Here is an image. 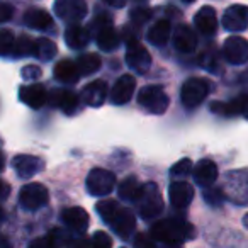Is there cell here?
<instances>
[{"label":"cell","instance_id":"7bdbcfd3","mask_svg":"<svg viewBox=\"0 0 248 248\" xmlns=\"http://www.w3.org/2000/svg\"><path fill=\"white\" fill-rule=\"evenodd\" d=\"M66 248H90V241L85 236H75L68 240Z\"/></svg>","mask_w":248,"mask_h":248},{"label":"cell","instance_id":"d4e9b609","mask_svg":"<svg viewBox=\"0 0 248 248\" xmlns=\"http://www.w3.org/2000/svg\"><path fill=\"white\" fill-rule=\"evenodd\" d=\"M68 243V236H66V231L55 228L48 234L41 238H36L29 243L28 248H62L63 245Z\"/></svg>","mask_w":248,"mask_h":248},{"label":"cell","instance_id":"7dc6e473","mask_svg":"<svg viewBox=\"0 0 248 248\" xmlns=\"http://www.w3.org/2000/svg\"><path fill=\"white\" fill-rule=\"evenodd\" d=\"M2 248H11V245H9V240L5 236H2Z\"/></svg>","mask_w":248,"mask_h":248},{"label":"cell","instance_id":"8fae6325","mask_svg":"<svg viewBox=\"0 0 248 248\" xmlns=\"http://www.w3.org/2000/svg\"><path fill=\"white\" fill-rule=\"evenodd\" d=\"M223 56L231 65H245L248 62V41L241 36H231L223 45Z\"/></svg>","mask_w":248,"mask_h":248},{"label":"cell","instance_id":"c3c4849f","mask_svg":"<svg viewBox=\"0 0 248 248\" xmlns=\"http://www.w3.org/2000/svg\"><path fill=\"white\" fill-rule=\"evenodd\" d=\"M243 224H245V226H247V228H248V214H247V216H245V217H243Z\"/></svg>","mask_w":248,"mask_h":248},{"label":"cell","instance_id":"e575fe53","mask_svg":"<svg viewBox=\"0 0 248 248\" xmlns=\"http://www.w3.org/2000/svg\"><path fill=\"white\" fill-rule=\"evenodd\" d=\"M117 207H119V204L116 202V201L112 199H104V201H99L95 206L97 213H99V216L102 217L106 223H109V219L112 217V214L117 211Z\"/></svg>","mask_w":248,"mask_h":248},{"label":"cell","instance_id":"9c48e42d","mask_svg":"<svg viewBox=\"0 0 248 248\" xmlns=\"http://www.w3.org/2000/svg\"><path fill=\"white\" fill-rule=\"evenodd\" d=\"M87 11L85 0H55V14L70 24H78L87 16Z\"/></svg>","mask_w":248,"mask_h":248},{"label":"cell","instance_id":"ee69618b","mask_svg":"<svg viewBox=\"0 0 248 248\" xmlns=\"http://www.w3.org/2000/svg\"><path fill=\"white\" fill-rule=\"evenodd\" d=\"M102 2L114 9H123L124 5H126V0H102Z\"/></svg>","mask_w":248,"mask_h":248},{"label":"cell","instance_id":"f1b7e54d","mask_svg":"<svg viewBox=\"0 0 248 248\" xmlns=\"http://www.w3.org/2000/svg\"><path fill=\"white\" fill-rule=\"evenodd\" d=\"M24 22L31 29H38V31H46L51 28L53 17L49 12L43 11V9H29L24 14Z\"/></svg>","mask_w":248,"mask_h":248},{"label":"cell","instance_id":"74e56055","mask_svg":"<svg viewBox=\"0 0 248 248\" xmlns=\"http://www.w3.org/2000/svg\"><path fill=\"white\" fill-rule=\"evenodd\" d=\"M90 248H112V238L106 231H95L90 240Z\"/></svg>","mask_w":248,"mask_h":248},{"label":"cell","instance_id":"f546056e","mask_svg":"<svg viewBox=\"0 0 248 248\" xmlns=\"http://www.w3.org/2000/svg\"><path fill=\"white\" fill-rule=\"evenodd\" d=\"M170 32H172V28H170L169 21H156L148 31L150 45L156 46V48L165 46L170 39Z\"/></svg>","mask_w":248,"mask_h":248},{"label":"cell","instance_id":"681fc988","mask_svg":"<svg viewBox=\"0 0 248 248\" xmlns=\"http://www.w3.org/2000/svg\"><path fill=\"white\" fill-rule=\"evenodd\" d=\"M182 2H186V4H192V2H196V0H182Z\"/></svg>","mask_w":248,"mask_h":248},{"label":"cell","instance_id":"d6986e66","mask_svg":"<svg viewBox=\"0 0 248 248\" xmlns=\"http://www.w3.org/2000/svg\"><path fill=\"white\" fill-rule=\"evenodd\" d=\"M49 102L56 109L63 110L65 114L72 116L78 107V95L68 89H55L49 93Z\"/></svg>","mask_w":248,"mask_h":248},{"label":"cell","instance_id":"5bb4252c","mask_svg":"<svg viewBox=\"0 0 248 248\" xmlns=\"http://www.w3.org/2000/svg\"><path fill=\"white\" fill-rule=\"evenodd\" d=\"M107 224H110L114 233L119 234L121 238H129L136 230V217L133 214V211L119 206Z\"/></svg>","mask_w":248,"mask_h":248},{"label":"cell","instance_id":"52a82bcc","mask_svg":"<svg viewBox=\"0 0 248 248\" xmlns=\"http://www.w3.org/2000/svg\"><path fill=\"white\" fill-rule=\"evenodd\" d=\"M85 186H87V192L90 196H95V197L107 196V194H110L114 190L116 175L106 169H93L87 175Z\"/></svg>","mask_w":248,"mask_h":248},{"label":"cell","instance_id":"f35d334b","mask_svg":"<svg viewBox=\"0 0 248 248\" xmlns=\"http://www.w3.org/2000/svg\"><path fill=\"white\" fill-rule=\"evenodd\" d=\"M152 17V11L150 9H145V7H138V9H133L131 14H129V19L133 22H136V26H143L150 21Z\"/></svg>","mask_w":248,"mask_h":248},{"label":"cell","instance_id":"277c9868","mask_svg":"<svg viewBox=\"0 0 248 248\" xmlns=\"http://www.w3.org/2000/svg\"><path fill=\"white\" fill-rule=\"evenodd\" d=\"M138 211L140 216L145 219H153L163 211V199L158 190V186L153 182H148L143 186L141 197L138 199Z\"/></svg>","mask_w":248,"mask_h":248},{"label":"cell","instance_id":"60d3db41","mask_svg":"<svg viewBox=\"0 0 248 248\" xmlns=\"http://www.w3.org/2000/svg\"><path fill=\"white\" fill-rule=\"evenodd\" d=\"M21 75L24 80H38L39 77H41V68L36 65H28L22 68Z\"/></svg>","mask_w":248,"mask_h":248},{"label":"cell","instance_id":"3957f363","mask_svg":"<svg viewBox=\"0 0 248 248\" xmlns=\"http://www.w3.org/2000/svg\"><path fill=\"white\" fill-rule=\"evenodd\" d=\"M211 92V83L209 80L202 78V77H192V78L186 80L180 89V100L187 109H196L197 106L204 102L207 93Z\"/></svg>","mask_w":248,"mask_h":248},{"label":"cell","instance_id":"9a60e30c","mask_svg":"<svg viewBox=\"0 0 248 248\" xmlns=\"http://www.w3.org/2000/svg\"><path fill=\"white\" fill-rule=\"evenodd\" d=\"M19 100L31 109H41L46 102H49V93L41 83H31V85H22L19 89Z\"/></svg>","mask_w":248,"mask_h":248},{"label":"cell","instance_id":"f6af8a7d","mask_svg":"<svg viewBox=\"0 0 248 248\" xmlns=\"http://www.w3.org/2000/svg\"><path fill=\"white\" fill-rule=\"evenodd\" d=\"M2 187H4V194H2V199H7V196H9V190H11V187H9V184L7 182H4L2 184Z\"/></svg>","mask_w":248,"mask_h":248},{"label":"cell","instance_id":"2e32d148","mask_svg":"<svg viewBox=\"0 0 248 248\" xmlns=\"http://www.w3.org/2000/svg\"><path fill=\"white\" fill-rule=\"evenodd\" d=\"M169 199L173 207L186 209L194 199V187L189 182H186V180L172 182L169 187Z\"/></svg>","mask_w":248,"mask_h":248},{"label":"cell","instance_id":"83f0119b","mask_svg":"<svg viewBox=\"0 0 248 248\" xmlns=\"http://www.w3.org/2000/svg\"><path fill=\"white\" fill-rule=\"evenodd\" d=\"M119 197L126 202H138V199L141 197L143 186L140 184V180L135 175H129L119 184Z\"/></svg>","mask_w":248,"mask_h":248},{"label":"cell","instance_id":"ffe728a7","mask_svg":"<svg viewBox=\"0 0 248 248\" xmlns=\"http://www.w3.org/2000/svg\"><path fill=\"white\" fill-rule=\"evenodd\" d=\"M62 221L66 228H70L75 233H83L89 228L90 217L89 213L82 207H68L62 213Z\"/></svg>","mask_w":248,"mask_h":248},{"label":"cell","instance_id":"d590c367","mask_svg":"<svg viewBox=\"0 0 248 248\" xmlns=\"http://www.w3.org/2000/svg\"><path fill=\"white\" fill-rule=\"evenodd\" d=\"M202 197L209 206H221L223 201L226 199V194L219 187H206L202 192Z\"/></svg>","mask_w":248,"mask_h":248},{"label":"cell","instance_id":"8d00e7d4","mask_svg":"<svg viewBox=\"0 0 248 248\" xmlns=\"http://www.w3.org/2000/svg\"><path fill=\"white\" fill-rule=\"evenodd\" d=\"M190 172H194L192 160L190 158H182L180 162H177L175 165L170 169V175L175 177V179H184V177H187Z\"/></svg>","mask_w":248,"mask_h":248},{"label":"cell","instance_id":"816d5d0a","mask_svg":"<svg viewBox=\"0 0 248 248\" xmlns=\"http://www.w3.org/2000/svg\"><path fill=\"white\" fill-rule=\"evenodd\" d=\"M135 2H146V0H135Z\"/></svg>","mask_w":248,"mask_h":248},{"label":"cell","instance_id":"484cf974","mask_svg":"<svg viewBox=\"0 0 248 248\" xmlns=\"http://www.w3.org/2000/svg\"><path fill=\"white\" fill-rule=\"evenodd\" d=\"M95 41H97L99 49H102V51H114V49L121 45V36H119V32L112 28V24H109V26H104V28L97 29Z\"/></svg>","mask_w":248,"mask_h":248},{"label":"cell","instance_id":"d6a6232c","mask_svg":"<svg viewBox=\"0 0 248 248\" xmlns=\"http://www.w3.org/2000/svg\"><path fill=\"white\" fill-rule=\"evenodd\" d=\"M38 46H36V58H39L41 62H51L56 56V45L48 38H39L36 39Z\"/></svg>","mask_w":248,"mask_h":248},{"label":"cell","instance_id":"7c38bea8","mask_svg":"<svg viewBox=\"0 0 248 248\" xmlns=\"http://www.w3.org/2000/svg\"><path fill=\"white\" fill-rule=\"evenodd\" d=\"M221 24L226 31L231 32H241L248 28V7L247 5H231L223 14Z\"/></svg>","mask_w":248,"mask_h":248},{"label":"cell","instance_id":"cb8c5ba5","mask_svg":"<svg viewBox=\"0 0 248 248\" xmlns=\"http://www.w3.org/2000/svg\"><path fill=\"white\" fill-rule=\"evenodd\" d=\"M216 179H217V167L211 160H201L194 167V180L201 187H213Z\"/></svg>","mask_w":248,"mask_h":248},{"label":"cell","instance_id":"e0dca14e","mask_svg":"<svg viewBox=\"0 0 248 248\" xmlns=\"http://www.w3.org/2000/svg\"><path fill=\"white\" fill-rule=\"evenodd\" d=\"M12 167L21 179H31L45 169V163L34 155H17L12 160Z\"/></svg>","mask_w":248,"mask_h":248},{"label":"cell","instance_id":"7402d4cb","mask_svg":"<svg viewBox=\"0 0 248 248\" xmlns=\"http://www.w3.org/2000/svg\"><path fill=\"white\" fill-rule=\"evenodd\" d=\"M173 45H175V49L180 53H194L197 48V36L194 32V29L187 24H180L177 28L175 34H173Z\"/></svg>","mask_w":248,"mask_h":248},{"label":"cell","instance_id":"6da1fadb","mask_svg":"<svg viewBox=\"0 0 248 248\" xmlns=\"http://www.w3.org/2000/svg\"><path fill=\"white\" fill-rule=\"evenodd\" d=\"M196 234V230L190 223L179 217H169V219H162L158 223L153 224L152 228V236L156 241L162 243H182L186 240H190Z\"/></svg>","mask_w":248,"mask_h":248},{"label":"cell","instance_id":"30bf717a","mask_svg":"<svg viewBox=\"0 0 248 248\" xmlns=\"http://www.w3.org/2000/svg\"><path fill=\"white\" fill-rule=\"evenodd\" d=\"M211 112L219 114L224 117L231 116H245L248 119V92L240 93L238 97H234L230 102H211L209 106Z\"/></svg>","mask_w":248,"mask_h":248},{"label":"cell","instance_id":"ac0fdd59","mask_svg":"<svg viewBox=\"0 0 248 248\" xmlns=\"http://www.w3.org/2000/svg\"><path fill=\"white\" fill-rule=\"evenodd\" d=\"M194 26L196 29L204 36H214L217 31V17L216 11L211 5H204L202 9L197 11V14L194 16Z\"/></svg>","mask_w":248,"mask_h":248},{"label":"cell","instance_id":"f907efd6","mask_svg":"<svg viewBox=\"0 0 248 248\" xmlns=\"http://www.w3.org/2000/svg\"><path fill=\"white\" fill-rule=\"evenodd\" d=\"M245 78L248 80V70H247V72H245Z\"/></svg>","mask_w":248,"mask_h":248},{"label":"cell","instance_id":"ba28073f","mask_svg":"<svg viewBox=\"0 0 248 248\" xmlns=\"http://www.w3.org/2000/svg\"><path fill=\"white\" fill-rule=\"evenodd\" d=\"M49 194L43 184L31 182L28 186H24L19 192V204L28 211H36L41 209L48 204Z\"/></svg>","mask_w":248,"mask_h":248},{"label":"cell","instance_id":"44dd1931","mask_svg":"<svg viewBox=\"0 0 248 248\" xmlns=\"http://www.w3.org/2000/svg\"><path fill=\"white\" fill-rule=\"evenodd\" d=\"M82 99L87 106L100 107L107 99V83L104 80H93L82 89Z\"/></svg>","mask_w":248,"mask_h":248},{"label":"cell","instance_id":"1f68e13d","mask_svg":"<svg viewBox=\"0 0 248 248\" xmlns=\"http://www.w3.org/2000/svg\"><path fill=\"white\" fill-rule=\"evenodd\" d=\"M36 46L38 41L31 36H19L17 41H16V58H24V56H36Z\"/></svg>","mask_w":248,"mask_h":248},{"label":"cell","instance_id":"8992f818","mask_svg":"<svg viewBox=\"0 0 248 248\" xmlns=\"http://www.w3.org/2000/svg\"><path fill=\"white\" fill-rule=\"evenodd\" d=\"M126 63L131 70L136 73L143 75L150 70L152 65V56H150L148 49L138 41V38H128L126 39Z\"/></svg>","mask_w":248,"mask_h":248},{"label":"cell","instance_id":"5b68a950","mask_svg":"<svg viewBox=\"0 0 248 248\" xmlns=\"http://www.w3.org/2000/svg\"><path fill=\"white\" fill-rule=\"evenodd\" d=\"M138 104L152 114H163L169 109L170 99L160 85H146L140 90Z\"/></svg>","mask_w":248,"mask_h":248},{"label":"cell","instance_id":"4316f807","mask_svg":"<svg viewBox=\"0 0 248 248\" xmlns=\"http://www.w3.org/2000/svg\"><path fill=\"white\" fill-rule=\"evenodd\" d=\"M53 75H55L56 80L63 83H75L80 77V70L77 62H72V60H62L55 65V70H53Z\"/></svg>","mask_w":248,"mask_h":248},{"label":"cell","instance_id":"b9f144b4","mask_svg":"<svg viewBox=\"0 0 248 248\" xmlns=\"http://www.w3.org/2000/svg\"><path fill=\"white\" fill-rule=\"evenodd\" d=\"M12 16H14V9H12V5H9L7 2H2L0 4V22H9L12 19Z\"/></svg>","mask_w":248,"mask_h":248},{"label":"cell","instance_id":"bcb514c9","mask_svg":"<svg viewBox=\"0 0 248 248\" xmlns=\"http://www.w3.org/2000/svg\"><path fill=\"white\" fill-rule=\"evenodd\" d=\"M160 248H182V247L179 243H163Z\"/></svg>","mask_w":248,"mask_h":248},{"label":"cell","instance_id":"ab89813d","mask_svg":"<svg viewBox=\"0 0 248 248\" xmlns=\"http://www.w3.org/2000/svg\"><path fill=\"white\" fill-rule=\"evenodd\" d=\"M155 238L148 233H138L135 238V248H155Z\"/></svg>","mask_w":248,"mask_h":248},{"label":"cell","instance_id":"603a6c76","mask_svg":"<svg viewBox=\"0 0 248 248\" xmlns=\"http://www.w3.org/2000/svg\"><path fill=\"white\" fill-rule=\"evenodd\" d=\"M89 41H90V31L85 28V26L70 24L68 28H66L65 43H66V46H68V48L78 51V49L85 48V46L89 45Z\"/></svg>","mask_w":248,"mask_h":248},{"label":"cell","instance_id":"836d02e7","mask_svg":"<svg viewBox=\"0 0 248 248\" xmlns=\"http://www.w3.org/2000/svg\"><path fill=\"white\" fill-rule=\"evenodd\" d=\"M16 41L17 39L14 38V32L9 31V29H2L0 31V51L4 56H14L16 53Z\"/></svg>","mask_w":248,"mask_h":248},{"label":"cell","instance_id":"4dcf8cb0","mask_svg":"<svg viewBox=\"0 0 248 248\" xmlns=\"http://www.w3.org/2000/svg\"><path fill=\"white\" fill-rule=\"evenodd\" d=\"M77 65H78L80 75L90 77L100 68L102 60H100V56L97 55V53H83V55H80L78 60H77Z\"/></svg>","mask_w":248,"mask_h":248},{"label":"cell","instance_id":"7a4b0ae2","mask_svg":"<svg viewBox=\"0 0 248 248\" xmlns=\"http://www.w3.org/2000/svg\"><path fill=\"white\" fill-rule=\"evenodd\" d=\"M223 190L226 199L233 201L238 206L248 204V170H233L224 177Z\"/></svg>","mask_w":248,"mask_h":248},{"label":"cell","instance_id":"4fadbf2b","mask_svg":"<svg viewBox=\"0 0 248 248\" xmlns=\"http://www.w3.org/2000/svg\"><path fill=\"white\" fill-rule=\"evenodd\" d=\"M136 90V78L129 73L119 77L116 80V83L110 89V102L116 104V106H123V104H128L133 99Z\"/></svg>","mask_w":248,"mask_h":248}]
</instances>
